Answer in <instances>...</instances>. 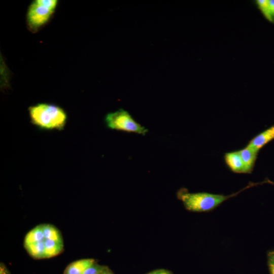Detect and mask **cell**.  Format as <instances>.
Returning a JSON list of instances; mask_svg holds the SVG:
<instances>
[{"mask_svg": "<svg viewBox=\"0 0 274 274\" xmlns=\"http://www.w3.org/2000/svg\"><path fill=\"white\" fill-rule=\"evenodd\" d=\"M93 259H82L71 263L66 268L64 274H82L88 267L93 265Z\"/></svg>", "mask_w": 274, "mask_h": 274, "instance_id": "obj_8", "label": "cell"}, {"mask_svg": "<svg viewBox=\"0 0 274 274\" xmlns=\"http://www.w3.org/2000/svg\"><path fill=\"white\" fill-rule=\"evenodd\" d=\"M30 122L42 130H63L67 116L61 107L49 103H39L28 108Z\"/></svg>", "mask_w": 274, "mask_h": 274, "instance_id": "obj_1", "label": "cell"}, {"mask_svg": "<svg viewBox=\"0 0 274 274\" xmlns=\"http://www.w3.org/2000/svg\"><path fill=\"white\" fill-rule=\"evenodd\" d=\"M268 18L270 22H274V0H268Z\"/></svg>", "mask_w": 274, "mask_h": 274, "instance_id": "obj_17", "label": "cell"}, {"mask_svg": "<svg viewBox=\"0 0 274 274\" xmlns=\"http://www.w3.org/2000/svg\"><path fill=\"white\" fill-rule=\"evenodd\" d=\"M45 239L42 226L39 225L27 233L24 238V245L43 242Z\"/></svg>", "mask_w": 274, "mask_h": 274, "instance_id": "obj_10", "label": "cell"}, {"mask_svg": "<svg viewBox=\"0 0 274 274\" xmlns=\"http://www.w3.org/2000/svg\"><path fill=\"white\" fill-rule=\"evenodd\" d=\"M267 265L269 274H274V249L267 253Z\"/></svg>", "mask_w": 274, "mask_h": 274, "instance_id": "obj_14", "label": "cell"}, {"mask_svg": "<svg viewBox=\"0 0 274 274\" xmlns=\"http://www.w3.org/2000/svg\"><path fill=\"white\" fill-rule=\"evenodd\" d=\"M53 13V11L34 1L28 10L27 22L31 27L38 28L48 21Z\"/></svg>", "mask_w": 274, "mask_h": 274, "instance_id": "obj_4", "label": "cell"}, {"mask_svg": "<svg viewBox=\"0 0 274 274\" xmlns=\"http://www.w3.org/2000/svg\"><path fill=\"white\" fill-rule=\"evenodd\" d=\"M224 160L228 168L232 172L237 174H246L244 163L237 151L226 153Z\"/></svg>", "mask_w": 274, "mask_h": 274, "instance_id": "obj_6", "label": "cell"}, {"mask_svg": "<svg viewBox=\"0 0 274 274\" xmlns=\"http://www.w3.org/2000/svg\"><path fill=\"white\" fill-rule=\"evenodd\" d=\"M244 163L246 174H250L253 170L258 152L246 147L238 151Z\"/></svg>", "mask_w": 274, "mask_h": 274, "instance_id": "obj_7", "label": "cell"}, {"mask_svg": "<svg viewBox=\"0 0 274 274\" xmlns=\"http://www.w3.org/2000/svg\"><path fill=\"white\" fill-rule=\"evenodd\" d=\"M148 274H172L170 272L165 269H158L151 271Z\"/></svg>", "mask_w": 274, "mask_h": 274, "instance_id": "obj_18", "label": "cell"}, {"mask_svg": "<svg viewBox=\"0 0 274 274\" xmlns=\"http://www.w3.org/2000/svg\"><path fill=\"white\" fill-rule=\"evenodd\" d=\"M45 257L50 258L58 255L63 249V243H59L51 239H45Z\"/></svg>", "mask_w": 274, "mask_h": 274, "instance_id": "obj_9", "label": "cell"}, {"mask_svg": "<svg viewBox=\"0 0 274 274\" xmlns=\"http://www.w3.org/2000/svg\"><path fill=\"white\" fill-rule=\"evenodd\" d=\"M35 1L38 4L49 9L53 12L57 5V1L56 0H36Z\"/></svg>", "mask_w": 274, "mask_h": 274, "instance_id": "obj_15", "label": "cell"}, {"mask_svg": "<svg viewBox=\"0 0 274 274\" xmlns=\"http://www.w3.org/2000/svg\"><path fill=\"white\" fill-rule=\"evenodd\" d=\"M107 127L111 129L133 132L145 135L148 130L136 122L129 113L122 109L108 113L105 118Z\"/></svg>", "mask_w": 274, "mask_h": 274, "instance_id": "obj_3", "label": "cell"}, {"mask_svg": "<svg viewBox=\"0 0 274 274\" xmlns=\"http://www.w3.org/2000/svg\"><path fill=\"white\" fill-rule=\"evenodd\" d=\"M256 4L262 14L268 20V0H257Z\"/></svg>", "mask_w": 274, "mask_h": 274, "instance_id": "obj_13", "label": "cell"}, {"mask_svg": "<svg viewBox=\"0 0 274 274\" xmlns=\"http://www.w3.org/2000/svg\"><path fill=\"white\" fill-rule=\"evenodd\" d=\"M29 254L35 258L45 257L44 241L24 245Z\"/></svg>", "mask_w": 274, "mask_h": 274, "instance_id": "obj_11", "label": "cell"}, {"mask_svg": "<svg viewBox=\"0 0 274 274\" xmlns=\"http://www.w3.org/2000/svg\"><path fill=\"white\" fill-rule=\"evenodd\" d=\"M42 226L45 239L63 243L61 234L56 227L49 224H44Z\"/></svg>", "mask_w": 274, "mask_h": 274, "instance_id": "obj_12", "label": "cell"}, {"mask_svg": "<svg viewBox=\"0 0 274 274\" xmlns=\"http://www.w3.org/2000/svg\"><path fill=\"white\" fill-rule=\"evenodd\" d=\"M264 183H268V184L274 185V182L271 181L269 179H267L263 182V184Z\"/></svg>", "mask_w": 274, "mask_h": 274, "instance_id": "obj_20", "label": "cell"}, {"mask_svg": "<svg viewBox=\"0 0 274 274\" xmlns=\"http://www.w3.org/2000/svg\"><path fill=\"white\" fill-rule=\"evenodd\" d=\"M274 140V125L254 137L246 146L259 152L265 145Z\"/></svg>", "mask_w": 274, "mask_h": 274, "instance_id": "obj_5", "label": "cell"}, {"mask_svg": "<svg viewBox=\"0 0 274 274\" xmlns=\"http://www.w3.org/2000/svg\"><path fill=\"white\" fill-rule=\"evenodd\" d=\"M8 272L7 271V268L4 267L3 265L1 266V274H8Z\"/></svg>", "mask_w": 274, "mask_h": 274, "instance_id": "obj_19", "label": "cell"}, {"mask_svg": "<svg viewBox=\"0 0 274 274\" xmlns=\"http://www.w3.org/2000/svg\"><path fill=\"white\" fill-rule=\"evenodd\" d=\"M257 185L258 183H252L239 191L228 195L206 192L191 193L187 189L181 188L177 192V197L188 211L208 212L213 211L224 201L237 195L244 190Z\"/></svg>", "mask_w": 274, "mask_h": 274, "instance_id": "obj_2", "label": "cell"}, {"mask_svg": "<svg viewBox=\"0 0 274 274\" xmlns=\"http://www.w3.org/2000/svg\"><path fill=\"white\" fill-rule=\"evenodd\" d=\"M103 271L102 267L94 264L87 268L82 274H100Z\"/></svg>", "mask_w": 274, "mask_h": 274, "instance_id": "obj_16", "label": "cell"}, {"mask_svg": "<svg viewBox=\"0 0 274 274\" xmlns=\"http://www.w3.org/2000/svg\"><path fill=\"white\" fill-rule=\"evenodd\" d=\"M100 274H112V273L109 272H106V271H103Z\"/></svg>", "mask_w": 274, "mask_h": 274, "instance_id": "obj_21", "label": "cell"}]
</instances>
